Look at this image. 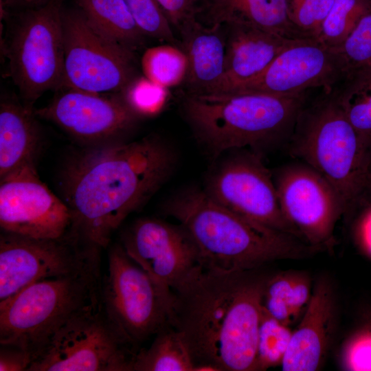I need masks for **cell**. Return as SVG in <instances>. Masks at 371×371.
Returning a JSON list of instances; mask_svg holds the SVG:
<instances>
[{
  "instance_id": "cell-22",
  "label": "cell",
  "mask_w": 371,
  "mask_h": 371,
  "mask_svg": "<svg viewBox=\"0 0 371 371\" xmlns=\"http://www.w3.org/2000/svg\"><path fill=\"white\" fill-rule=\"evenodd\" d=\"M208 23H243L289 38H300L291 23L286 0H207Z\"/></svg>"
},
{
  "instance_id": "cell-19",
  "label": "cell",
  "mask_w": 371,
  "mask_h": 371,
  "mask_svg": "<svg viewBox=\"0 0 371 371\" xmlns=\"http://www.w3.org/2000/svg\"><path fill=\"white\" fill-rule=\"evenodd\" d=\"M335 322V298L331 286L317 280L302 320L292 332L281 363L283 371H315L326 354Z\"/></svg>"
},
{
  "instance_id": "cell-17",
  "label": "cell",
  "mask_w": 371,
  "mask_h": 371,
  "mask_svg": "<svg viewBox=\"0 0 371 371\" xmlns=\"http://www.w3.org/2000/svg\"><path fill=\"white\" fill-rule=\"evenodd\" d=\"M60 89L49 104L34 113L80 141L98 145L110 143L131 129L139 117L121 93L106 95Z\"/></svg>"
},
{
  "instance_id": "cell-32",
  "label": "cell",
  "mask_w": 371,
  "mask_h": 371,
  "mask_svg": "<svg viewBox=\"0 0 371 371\" xmlns=\"http://www.w3.org/2000/svg\"><path fill=\"white\" fill-rule=\"evenodd\" d=\"M289 21L302 38L315 39L334 0H286Z\"/></svg>"
},
{
  "instance_id": "cell-2",
  "label": "cell",
  "mask_w": 371,
  "mask_h": 371,
  "mask_svg": "<svg viewBox=\"0 0 371 371\" xmlns=\"http://www.w3.org/2000/svg\"><path fill=\"white\" fill-rule=\"evenodd\" d=\"M175 159L156 136L99 144L80 153L64 177L69 230L91 246L106 248L124 220L167 180Z\"/></svg>"
},
{
  "instance_id": "cell-39",
  "label": "cell",
  "mask_w": 371,
  "mask_h": 371,
  "mask_svg": "<svg viewBox=\"0 0 371 371\" xmlns=\"http://www.w3.org/2000/svg\"><path fill=\"white\" fill-rule=\"evenodd\" d=\"M365 195H366V196L368 195V196H370V200L369 201H371V171H370V174H369L368 177L366 187H365V190H364V192L363 194L362 197L363 196H365Z\"/></svg>"
},
{
  "instance_id": "cell-8",
  "label": "cell",
  "mask_w": 371,
  "mask_h": 371,
  "mask_svg": "<svg viewBox=\"0 0 371 371\" xmlns=\"http://www.w3.org/2000/svg\"><path fill=\"white\" fill-rule=\"evenodd\" d=\"M62 23L64 68L61 88L116 94L138 76L135 51L100 31L78 6H63Z\"/></svg>"
},
{
  "instance_id": "cell-18",
  "label": "cell",
  "mask_w": 371,
  "mask_h": 371,
  "mask_svg": "<svg viewBox=\"0 0 371 371\" xmlns=\"http://www.w3.org/2000/svg\"><path fill=\"white\" fill-rule=\"evenodd\" d=\"M225 30L224 72L206 94H223L260 74L273 59L297 38H289L243 23L223 25Z\"/></svg>"
},
{
  "instance_id": "cell-29",
  "label": "cell",
  "mask_w": 371,
  "mask_h": 371,
  "mask_svg": "<svg viewBox=\"0 0 371 371\" xmlns=\"http://www.w3.org/2000/svg\"><path fill=\"white\" fill-rule=\"evenodd\" d=\"M292 330L268 314L262 307L258 337L256 371L281 365Z\"/></svg>"
},
{
  "instance_id": "cell-12",
  "label": "cell",
  "mask_w": 371,
  "mask_h": 371,
  "mask_svg": "<svg viewBox=\"0 0 371 371\" xmlns=\"http://www.w3.org/2000/svg\"><path fill=\"white\" fill-rule=\"evenodd\" d=\"M275 184L282 213L302 240L322 250L334 245L335 225L345 209L333 186L300 164L281 170Z\"/></svg>"
},
{
  "instance_id": "cell-30",
  "label": "cell",
  "mask_w": 371,
  "mask_h": 371,
  "mask_svg": "<svg viewBox=\"0 0 371 371\" xmlns=\"http://www.w3.org/2000/svg\"><path fill=\"white\" fill-rule=\"evenodd\" d=\"M335 49L343 60L346 76L371 70V3L344 43Z\"/></svg>"
},
{
  "instance_id": "cell-25",
  "label": "cell",
  "mask_w": 371,
  "mask_h": 371,
  "mask_svg": "<svg viewBox=\"0 0 371 371\" xmlns=\"http://www.w3.org/2000/svg\"><path fill=\"white\" fill-rule=\"evenodd\" d=\"M195 368L182 335L168 324L155 334L148 348L137 352L133 371H195Z\"/></svg>"
},
{
  "instance_id": "cell-31",
  "label": "cell",
  "mask_w": 371,
  "mask_h": 371,
  "mask_svg": "<svg viewBox=\"0 0 371 371\" xmlns=\"http://www.w3.org/2000/svg\"><path fill=\"white\" fill-rule=\"evenodd\" d=\"M141 32L168 44L176 45L177 40L166 14L157 0H124Z\"/></svg>"
},
{
  "instance_id": "cell-3",
  "label": "cell",
  "mask_w": 371,
  "mask_h": 371,
  "mask_svg": "<svg viewBox=\"0 0 371 371\" xmlns=\"http://www.w3.org/2000/svg\"><path fill=\"white\" fill-rule=\"evenodd\" d=\"M166 212L188 232L205 269L251 270L276 260L307 258L321 250L223 207L205 191L175 196Z\"/></svg>"
},
{
  "instance_id": "cell-5",
  "label": "cell",
  "mask_w": 371,
  "mask_h": 371,
  "mask_svg": "<svg viewBox=\"0 0 371 371\" xmlns=\"http://www.w3.org/2000/svg\"><path fill=\"white\" fill-rule=\"evenodd\" d=\"M101 264L35 282L0 301V344L30 352L34 359L73 317L99 306Z\"/></svg>"
},
{
  "instance_id": "cell-28",
  "label": "cell",
  "mask_w": 371,
  "mask_h": 371,
  "mask_svg": "<svg viewBox=\"0 0 371 371\" xmlns=\"http://www.w3.org/2000/svg\"><path fill=\"white\" fill-rule=\"evenodd\" d=\"M370 3L371 0H334L315 40L327 47L338 48Z\"/></svg>"
},
{
  "instance_id": "cell-21",
  "label": "cell",
  "mask_w": 371,
  "mask_h": 371,
  "mask_svg": "<svg viewBox=\"0 0 371 371\" xmlns=\"http://www.w3.org/2000/svg\"><path fill=\"white\" fill-rule=\"evenodd\" d=\"M32 108L12 98L0 104V179L34 164L41 133Z\"/></svg>"
},
{
  "instance_id": "cell-4",
  "label": "cell",
  "mask_w": 371,
  "mask_h": 371,
  "mask_svg": "<svg viewBox=\"0 0 371 371\" xmlns=\"http://www.w3.org/2000/svg\"><path fill=\"white\" fill-rule=\"evenodd\" d=\"M305 93L190 94L186 116L200 141L214 155L232 149L278 142L295 131Z\"/></svg>"
},
{
  "instance_id": "cell-16",
  "label": "cell",
  "mask_w": 371,
  "mask_h": 371,
  "mask_svg": "<svg viewBox=\"0 0 371 371\" xmlns=\"http://www.w3.org/2000/svg\"><path fill=\"white\" fill-rule=\"evenodd\" d=\"M205 192L234 212L302 239L284 216L271 173L256 155L227 161L212 176Z\"/></svg>"
},
{
  "instance_id": "cell-9",
  "label": "cell",
  "mask_w": 371,
  "mask_h": 371,
  "mask_svg": "<svg viewBox=\"0 0 371 371\" xmlns=\"http://www.w3.org/2000/svg\"><path fill=\"white\" fill-rule=\"evenodd\" d=\"M172 298V291L157 284L122 245L111 248L100 302L109 319L135 349L169 324Z\"/></svg>"
},
{
  "instance_id": "cell-23",
  "label": "cell",
  "mask_w": 371,
  "mask_h": 371,
  "mask_svg": "<svg viewBox=\"0 0 371 371\" xmlns=\"http://www.w3.org/2000/svg\"><path fill=\"white\" fill-rule=\"evenodd\" d=\"M311 281L302 272H283L266 282L262 307L271 317L290 326L305 310L311 296Z\"/></svg>"
},
{
  "instance_id": "cell-26",
  "label": "cell",
  "mask_w": 371,
  "mask_h": 371,
  "mask_svg": "<svg viewBox=\"0 0 371 371\" xmlns=\"http://www.w3.org/2000/svg\"><path fill=\"white\" fill-rule=\"evenodd\" d=\"M331 91L348 121L371 146V70L346 76Z\"/></svg>"
},
{
  "instance_id": "cell-1",
  "label": "cell",
  "mask_w": 371,
  "mask_h": 371,
  "mask_svg": "<svg viewBox=\"0 0 371 371\" xmlns=\"http://www.w3.org/2000/svg\"><path fill=\"white\" fill-rule=\"evenodd\" d=\"M261 268L203 269L172 290L169 324L182 335L195 371H256L262 295Z\"/></svg>"
},
{
  "instance_id": "cell-36",
  "label": "cell",
  "mask_w": 371,
  "mask_h": 371,
  "mask_svg": "<svg viewBox=\"0 0 371 371\" xmlns=\"http://www.w3.org/2000/svg\"><path fill=\"white\" fill-rule=\"evenodd\" d=\"M32 361L30 352L14 346L1 345L0 371H27Z\"/></svg>"
},
{
  "instance_id": "cell-38",
  "label": "cell",
  "mask_w": 371,
  "mask_h": 371,
  "mask_svg": "<svg viewBox=\"0 0 371 371\" xmlns=\"http://www.w3.org/2000/svg\"><path fill=\"white\" fill-rule=\"evenodd\" d=\"M49 0H0L1 17L7 14L34 8L43 5Z\"/></svg>"
},
{
  "instance_id": "cell-37",
  "label": "cell",
  "mask_w": 371,
  "mask_h": 371,
  "mask_svg": "<svg viewBox=\"0 0 371 371\" xmlns=\"http://www.w3.org/2000/svg\"><path fill=\"white\" fill-rule=\"evenodd\" d=\"M355 236L360 249L371 258V201L357 221Z\"/></svg>"
},
{
  "instance_id": "cell-11",
  "label": "cell",
  "mask_w": 371,
  "mask_h": 371,
  "mask_svg": "<svg viewBox=\"0 0 371 371\" xmlns=\"http://www.w3.org/2000/svg\"><path fill=\"white\" fill-rule=\"evenodd\" d=\"M100 251L69 229L57 238H34L2 232L0 301L35 282L101 264Z\"/></svg>"
},
{
  "instance_id": "cell-10",
  "label": "cell",
  "mask_w": 371,
  "mask_h": 371,
  "mask_svg": "<svg viewBox=\"0 0 371 371\" xmlns=\"http://www.w3.org/2000/svg\"><path fill=\"white\" fill-rule=\"evenodd\" d=\"M137 352L119 333L100 304L65 322L27 371H133Z\"/></svg>"
},
{
  "instance_id": "cell-7",
  "label": "cell",
  "mask_w": 371,
  "mask_h": 371,
  "mask_svg": "<svg viewBox=\"0 0 371 371\" xmlns=\"http://www.w3.org/2000/svg\"><path fill=\"white\" fill-rule=\"evenodd\" d=\"M65 0L12 12L4 44L8 73L24 104L32 105L45 92L58 90L63 80L62 11Z\"/></svg>"
},
{
  "instance_id": "cell-35",
  "label": "cell",
  "mask_w": 371,
  "mask_h": 371,
  "mask_svg": "<svg viewBox=\"0 0 371 371\" xmlns=\"http://www.w3.org/2000/svg\"><path fill=\"white\" fill-rule=\"evenodd\" d=\"M172 27L177 30L186 22L198 19L207 0H157Z\"/></svg>"
},
{
  "instance_id": "cell-27",
  "label": "cell",
  "mask_w": 371,
  "mask_h": 371,
  "mask_svg": "<svg viewBox=\"0 0 371 371\" xmlns=\"http://www.w3.org/2000/svg\"><path fill=\"white\" fill-rule=\"evenodd\" d=\"M141 67L144 76L168 89L184 82L188 63L181 48L167 43L148 48L142 55Z\"/></svg>"
},
{
  "instance_id": "cell-6",
  "label": "cell",
  "mask_w": 371,
  "mask_h": 371,
  "mask_svg": "<svg viewBox=\"0 0 371 371\" xmlns=\"http://www.w3.org/2000/svg\"><path fill=\"white\" fill-rule=\"evenodd\" d=\"M292 153L322 175L339 194L345 213L360 202L371 171V146L352 126L331 89L295 128Z\"/></svg>"
},
{
  "instance_id": "cell-13",
  "label": "cell",
  "mask_w": 371,
  "mask_h": 371,
  "mask_svg": "<svg viewBox=\"0 0 371 371\" xmlns=\"http://www.w3.org/2000/svg\"><path fill=\"white\" fill-rule=\"evenodd\" d=\"M0 179L2 232L34 238H57L69 231L72 220L69 207L41 181L34 164Z\"/></svg>"
},
{
  "instance_id": "cell-34",
  "label": "cell",
  "mask_w": 371,
  "mask_h": 371,
  "mask_svg": "<svg viewBox=\"0 0 371 371\" xmlns=\"http://www.w3.org/2000/svg\"><path fill=\"white\" fill-rule=\"evenodd\" d=\"M166 90L145 76H137L121 94L139 116L152 115L157 113L166 103Z\"/></svg>"
},
{
  "instance_id": "cell-15",
  "label": "cell",
  "mask_w": 371,
  "mask_h": 371,
  "mask_svg": "<svg viewBox=\"0 0 371 371\" xmlns=\"http://www.w3.org/2000/svg\"><path fill=\"white\" fill-rule=\"evenodd\" d=\"M122 247L168 291L203 269L195 244L181 225L155 218L138 220L123 234Z\"/></svg>"
},
{
  "instance_id": "cell-33",
  "label": "cell",
  "mask_w": 371,
  "mask_h": 371,
  "mask_svg": "<svg viewBox=\"0 0 371 371\" xmlns=\"http://www.w3.org/2000/svg\"><path fill=\"white\" fill-rule=\"evenodd\" d=\"M339 363L344 370L371 371V314L344 341Z\"/></svg>"
},
{
  "instance_id": "cell-20",
  "label": "cell",
  "mask_w": 371,
  "mask_h": 371,
  "mask_svg": "<svg viewBox=\"0 0 371 371\" xmlns=\"http://www.w3.org/2000/svg\"><path fill=\"white\" fill-rule=\"evenodd\" d=\"M181 49L186 55L188 73L184 81L190 94L210 93L224 72L225 30L223 25L190 20L179 29Z\"/></svg>"
},
{
  "instance_id": "cell-14",
  "label": "cell",
  "mask_w": 371,
  "mask_h": 371,
  "mask_svg": "<svg viewBox=\"0 0 371 371\" xmlns=\"http://www.w3.org/2000/svg\"><path fill=\"white\" fill-rule=\"evenodd\" d=\"M346 76L341 56L315 39L297 38L258 76L223 93L296 95L309 89H333Z\"/></svg>"
},
{
  "instance_id": "cell-24",
  "label": "cell",
  "mask_w": 371,
  "mask_h": 371,
  "mask_svg": "<svg viewBox=\"0 0 371 371\" xmlns=\"http://www.w3.org/2000/svg\"><path fill=\"white\" fill-rule=\"evenodd\" d=\"M88 19L118 43L135 51L145 36L135 22L124 0H73Z\"/></svg>"
}]
</instances>
